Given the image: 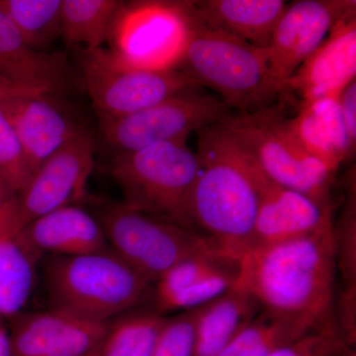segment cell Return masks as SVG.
Here are the masks:
<instances>
[{
	"label": "cell",
	"instance_id": "1",
	"mask_svg": "<svg viewBox=\"0 0 356 356\" xmlns=\"http://www.w3.org/2000/svg\"><path fill=\"white\" fill-rule=\"evenodd\" d=\"M337 273L332 222L311 235L250 250L238 282L262 310L322 327L334 318Z\"/></svg>",
	"mask_w": 356,
	"mask_h": 356
},
{
	"label": "cell",
	"instance_id": "2",
	"mask_svg": "<svg viewBox=\"0 0 356 356\" xmlns=\"http://www.w3.org/2000/svg\"><path fill=\"white\" fill-rule=\"evenodd\" d=\"M198 134L200 170L187 222L224 254L242 261L252 245L264 173L219 123Z\"/></svg>",
	"mask_w": 356,
	"mask_h": 356
},
{
	"label": "cell",
	"instance_id": "3",
	"mask_svg": "<svg viewBox=\"0 0 356 356\" xmlns=\"http://www.w3.org/2000/svg\"><path fill=\"white\" fill-rule=\"evenodd\" d=\"M50 308L96 323H111L151 296L153 284L112 250L44 257Z\"/></svg>",
	"mask_w": 356,
	"mask_h": 356
},
{
	"label": "cell",
	"instance_id": "4",
	"mask_svg": "<svg viewBox=\"0 0 356 356\" xmlns=\"http://www.w3.org/2000/svg\"><path fill=\"white\" fill-rule=\"evenodd\" d=\"M191 15V38L178 70L199 88L214 90L231 110L242 113L266 107L270 102L266 50L204 25L192 11Z\"/></svg>",
	"mask_w": 356,
	"mask_h": 356
},
{
	"label": "cell",
	"instance_id": "5",
	"mask_svg": "<svg viewBox=\"0 0 356 356\" xmlns=\"http://www.w3.org/2000/svg\"><path fill=\"white\" fill-rule=\"evenodd\" d=\"M219 125L269 179L331 205L337 173L307 153L280 111L264 107L231 114Z\"/></svg>",
	"mask_w": 356,
	"mask_h": 356
},
{
	"label": "cell",
	"instance_id": "6",
	"mask_svg": "<svg viewBox=\"0 0 356 356\" xmlns=\"http://www.w3.org/2000/svg\"><path fill=\"white\" fill-rule=\"evenodd\" d=\"M199 170L198 154L186 142L161 143L119 154L110 165L124 205L186 227L187 204Z\"/></svg>",
	"mask_w": 356,
	"mask_h": 356
},
{
	"label": "cell",
	"instance_id": "7",
	"mask_svg": "<svg viewBox=\"0 0 356 356\" xmlns=\"http://www.w3.org/2000/svg\"><path fill=\"white\" fill-rule=\"evenodd\" d=\"M95 217L110 250L151 284L192 254L220 250L197 229L132 209L123 203L106 204Z\"/></svg>",
	"mask_w": 356,
	"mask_h": 356
},
{
	"label": "cell",
	"instance_id": "8",
	"mask_svg": "<svg viewBox=\"0 0 356 356\" xmlns=\"http://www.w3.org/2000/svg\"><path fill=\"white\" fill-rule=\"evenodd\" d=\"M189 1H124L107 42L117 60L134 69H179L191 38Z\"/></svg>",
	"mask_w": 356,
	"mask_h": 356
},
{
	"label": "cell",
	"instance_id": "9",
	"mask_svg": "<svg viewBox=\"0 0 356 356\" xmlns=\"http://www.w3.org/2000/svg\"><path fill=\"white\" fill-rule=\"evenodd\" d=\"M231 114L216 96L193 88L135 113L102 119L99 125L102 139L119 156L161 143L187 142L192 133L220 123Z\"/></svg>",
	"mask_w": 356,
	"mask_h": 356
},
{
	"label": "cell",
	"instance_id": "10",
	"mask_svg": "<svg viewBox=\"0 0 356 356\" xmlns=\"http://www.w3.org/2000/svg\"><path fill=\"white\" fill-rule=\"evenodd\" d=\"M81 70L98 120L120 118L199 88L179 70L156 72L128 67L105 47L83 50Z\"/></svg>",
	"mask_w": 356,
	"mask_h": 356
},
{
	"label": "cell",
	"instance_id": "11",
	"mask_svg": "<svg viewBox=\"0 0 356 356\" xmlns=\"http://www.w3.org/2000/svg\"><path fill=\"white\" fill-rule=\"evenodd\" d=\"M353 11L355 0H299L288 4L266 49L270 102L285 92L295 72L332 27Z\"/></svg>",
	"mask_w": 356,
	"mask_h": 356
},
{
	"label": "cell",
	"instance_id": "12",
	"mask_svg": "<svg viewBox=\"0 0 356 356\" xmlns=\"http://www.w3.org/2000/svg\"><path fill=\"white\" fill-rule=\"evenodd\" d=\"M96 140L90 128L79 134L32 173L14 196L25 225L67 206L77 205L86 193L95 166Z\"/></svg>",
	"mask_w": 356,
	"mask_h": 356
},
{
	"label": "cell",
	"instance_id": "13",
	"mask_svg": "<svg viewBox=\"0 0 356 356\" xmlns=\"http://www.w3.org/2000/svg\"><path fill=\"white\" fill-rule=\"evenodd\" d=\"M65 96L26 92L0 100L32 173L51 154L89 129L83 115Z\"/></svg>",
	"mask_w": 356,
	"mask_h": 356
},
{
	"label": "cell",
	"instance_id": "14",
	"mask_svg": "<svg viewBox=\"0 0 356 356\" xmlns=\"http://www.w3.org/2000/svg\"><path fill=\"white\" fill-rule=\"evenodd\" d=\"M241 261L219 250L192 254L166 271L152 286L154 311L161 315L196 310L235 286Z\"/></svg>",
	"mask_w": 356,
	"mask_h": 356
},
{
	"label": "cell",
	"instance_id": "15",
	"mask_svg": "<svg viewBox=\"0 0 356 356\" xmlns=\"http://www.w3.org/2000/svg\"><path fill=\"white\" fill-rule=\"evenodd\" d=\"M13 356H89L111 323H96L65 312H21L9 320Z\"/></svg>",
	"mask_w": 356,
	"mask_h": 356
},
{
	"label": "cell",
	"instance_id": "16",
	"mask_svg": "<svg viewBox=\"0 0 356 356\" xmlns=\"http://www.w3.org/2000/svg\"><path fill=\"white\" fill-rule=\"evenodd\" d=\"M332 222L331 205L275 184L264 173L250 250L311 235Z\"/></svg>",
	"mask_w": 356,
	"mask_h": 356
},
{
	"label": "cell",
	"instance_id": "17",
	"mask_svg": "<svg viewBox=\"0 0 356 356\" xmlns=\"http://www.w3.org/2000/svg\"><path fill=\"white\" fill-rule=\"evenodd\" d=\"M355 11L332 27L317 50L295 72L287 84L301 103L339 95L356 81Z\"/></svg>",
	"mask_w": 356,
	"mask_h": 356
},
{
	"label": "cell",
	"instance_id": "18",
	"mask_svg": "<svg viewBox=\"0 0 356 356\" xmlns=\"http://www.w3.org/2000/svg\"><path fill=\"white\" fill-rule=\"evenodd\" d=\"M15 199L0 206V320L9 321L24 311L43 255L27 238Z\"/></svg>",
	"mask_w": 356,
	"mask_h": 356
},
{
	"label": "cell",
	"instance_id": "19",
	"mask_svg": "<svg viewBox=\"0 0 356 356\" xmlns=\"http://www.w3.org/2000/svg\"><path fill=\"white\" fill-rule=\"evenodd\" d=\"M0 76L28 92L65 95L72 83L65 54L33 50L1 11Z\"/></svg>",
	"mask_w": 356,
	"mask_h": 356
},
{
	"label": "cell",
	"instance_id": "20",
	"mask_svg": "<svg viewBox=\"0 0 356 356\" xmlns=\"http://www.w3.org/2000/svg\"><path fill=\"white\" fill-rule=\"evenodd\" d=\"M25 232L44 257H76L111 250L99 221L77 205L60 208L33 220L26 225Z\"/></svg>",
	"mask_w": 356,
	"mask_h": 356
},
{
	"label": "cell",
	"instance_id": "21",
	"mask_svg": "<svg viewBox=\"0 0 356 356\" xmlns=\"http://www.w3.org/2000/svg\"><path fill=\"white\" fill-rule=\"evenodd\" d=\"M288 3L284 0H202L191 1L194 17L266 50Z\"/></svg>",
	"mask_w": 356,
	"mask_h": 356
},
{
	"label": "cell",
	"instance_id": "22",
	"mask_svg": "<svg viewBox=\"0 0 356 356\" xmlns=\"http://www.w3.org/2000/svg\"><path fill=\"white\" fill-rule=\"evenodd\" d=\"M288 123L307 153L334 172L355 153L344 127L339 95L301 103Z\"/></svg>",
	"mask_w": 356,
	"mask_h": 356
},
{
	"label": "cell",
	"instance_id": "23",
	"mask_svg": "<svg viewBox=\"0 0 356 356\" xmlns=\"http://www.w3.org/2000/svg\"><path fill=\"white\" fill-rule=\"evenodd\" d=\"M262 310L252 295L235 286L197 309L192 356H218Z\"/></svg>",
	"mask_w": 356,
	"mask_h": 356
},
{
	"label": "cell",
	"instance_id": "24",
	"mask_svg": "<svg viewBox=\"0 0 356 356\" xmlns=\"http://www.w3.org/2000/svg\"><path fill=\"white\" fill-rule=\"evenodd\" d=\"M124 1L63 0L62 36L67 47L104 48Z\"/></svg>",
	"mask_w": 356,
	"mask_h": 356
},
{
	"label": "cell",
	"instance_id": "25",
	"mask_svg": "<svg viewBox=\"0 0 356 356\" xmlns=\"http://www.w3.org/2000/svg\"><path fill=\"white\" fill-rule=\"evenodd\" d=\"M318 327L261 310L218 356H266Z\"/></svg>",
	"mask_w": 356,
	"mask_h": 356
},
{
	"label": "cell",
	"instance_id": "26",
	"mask_svg": "<svg viewBox=\"0 0 356 356\" xmlns=\"http://www.w3.org/2000/svg\"><path fill=\"white\" fill-rule=\"evenodd\" d=\"M0 11L33 50L47 51L62 36L63 0H0Z\"/></svg>",
	"mask_w": 356,
	"mask_h": 356
},
{
	"label": "cell",
	"instance_id": "27",
	"mask_svg": "<svg viewBox=\"0 0 356 356\" xmlns=\"http://www.w3.org/2000/svg\"><path fill=\"white\" fill-rule=\"evenodd\" d=\"M166 316L156 311L129 312L109 325L97 356H147Z\"/></svg>",
	"mask_w": 356,
	"mask_h": 356
},
{
	"label": "cell",
	"instance_id": "28",
	"mask_svg": "<svg viewBox=\"0 0 356 356\" xmlns=\"http://www.w3.org/2000/svg\"><path fill=\"white\" fill-rule=\"evenodd\" d=\"M31 175L22 145L0 106V191L6 198L17 195Z\"/></svg>",
	"mask_w": 356,
	"mask_h": 356
},
{
	"label": "cell",
	"instance_id": "29",
	"mask_svg": "<svg viewBox=\"0 0 356 356\" xmlns=\"http://www.w3.org/2000/svg\"><path fill=\"white\" fill-rule=\"evenodd\" d=\"M196 310L166 317L147 356H192Z\"/></svg>",
	"mask_w": 356,
	"mask_h": 356
},
{
	"label": "cell",
	"instance_id": "30",
	"mask_svg": "<svg viewBox=\"0 0 356 356\" xmlns=\"http://www.w3.org/2000/svg\"><path fill=\"white\" fill-rule=\"evenodd\" d=\"M355 195L350 196L341 224L334 226L337 269L343 280V288L356 289Z\"/></svg>",
	"mask_w": 356,
	"mask_h": 356
},
{
	"label": "cell",
	"instance_id": "31",
	"mask_svg": "<svg viewBox=\"0 0 356 356\" xmlns=\"http://www.w3.org/2000/svg\"><path fill=\"white\" fill-rule=\"evenodd\" d=\"M343 344L346 343L334 318L327 325L281 346L266 356H331Z\"/></svg>",
	"mask_w": 356,
	"mask_h": 356
},
{
	"label": "cell",
	"instance_id": "32",
	"mask_svg": "<svg viewBox=\"0 0 356 356\" xmlns=\"http://www.w3.org/2000/svg\"><path fill=\"white\" fill-rule=\"evenodd\" d=\"M339 108L351 147H356V81L348 84L339 95Z\"/></svg>",
	"mask_w": 356,
	"mask_h": 356
},
{
	"label": "cell",
	"instance_id": "33",
	"mask_svg": "<svg viewBox=\"0 0 356 356\" xmlns=\"http://www.w3.org/2000/svg\"><path fill=\"white\" fill-rule=\"evenodd\" d=\"M0 356H13L8 327H6L4 321L1 320H0Z\"/></svg>",
	"mask_w": 356,
	"mask_h": 356
},
{
	"label": "cell",
	"instance_id": "34",
	"mask_svg": "<svg viewBox=\"0 0 356 356\" xmlns=\"http://www.w3.org/2000/svg\"><path fill=\"white\" fill-rule=\"evenodd\" d=\"M28 91L22 90L14 84L9 83L3 76H0V100L20 93H26Z\"/></svg>",
	"mask_w": 356,
	"mask_h": 356
},
{
	"label": "cell",
	"instance_id": "35",
	"mask_svg": "<svg viewBox=\"0 0 356 356\" xmlns=\"http://www.w3.org/2000/svg\"><path fill=\"white\" fill-rule=\"evenodd\" d=\"M355 346L343 344L337 351H334L331 356H356Z\"/></svg>",
	"mask_w": 356,
	"mask_h": 356
},
{
	"label": "cell",
	"instance_id": "36",
	"mask_svg": "<svg viewBox=\"0 0 356 356\" xmlns=\"http://www.w3.org/2000/svg\"><path fill=\"white\" fill-rule=\"evenodd\" d=\"M6 197L4 196V194L0 191V206H1V204L3 203V201L6 200Z\"/></svg>",
	"mask_w": 356,
	"mask_h": 356
},
{
	"label": "cell",
	"instance_id": "37",
	"mask_svg": "<svg viewBox=\"0 0 356 356\" xmlns=\"http://www.w3.org/2000/svg\"><path fill=\"white\" fill-rule=\"evenodd\" d=\"M98 348H97V350H96L95 351V353H91V355H89V356H97V351H98Z\"/></svg>",
	"mask_w": 356,
	"mask_h": 356
}]
</instances>
